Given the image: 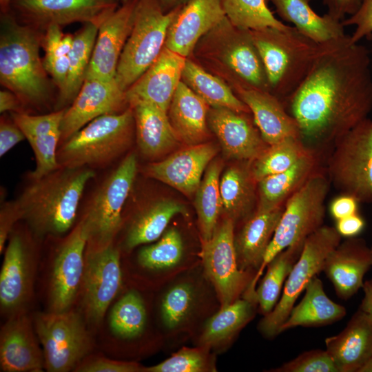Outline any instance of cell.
<instances>
[{
  "label": "cell",
  "mask_w": 372,
  "mask_h": 372,
  "mask_svg": "<svg viewBox=\"0 0 372 372\" xmlns=\"http://www.w3.org/2000/svg\"><path fill=\"white\" fill-rule=\"evenodd\" d=\"M283 104L305 146L324 154L369 118L372 74L368 49L347 34L321 43L309 72Z\"/></svg>",
  "instance_id": "obj_1"
},
{
  "label": "cell",
  "mask_w": 372,
  "mask_h": 372,
  "mask_svg": "<svg viewBox=\"0 0 372 372\" xmlns=\"http://www.w3.org/2000/svg\"><path fill=\"white\" fill-rule=\"evenodd\" d=\"M94 176V171L87 167H59L32 180L15 201L21 219L39 238L66 233L74 223L83 191Z\"/></svg>",
  "instance_id": "obj_2"
},
{
  "label": "cell",
  "mask_w": 372,
  "mask_h": 372,
  "mask_svg": "<svg viewBox=\"0 0 372 372\" xmlns=\"http://www.w3.org/2000/svg\"><path fill=\"white\" fill-rule=\"evenodd\" d=\"M41 37L7 12L1 17L0 81L23 104L39 105L50 94V82L39 56Z\"/></svg>",
  "instance_id": "obj_3"
},
{
  "label": "cell",
  "mask_w": 372,
  "mask_h": 372,
  "mask_svg": "<svg viewBox=\"0 0 372 372\" xmlns=\"http://www.w3.org/2000/svg\"><path fill=\"white\" fill-rule=\"evenodd\" d=\"M250 31L264 65L269 92L283 103L309 72L320 44L293 26Z\"/></svg>",
  "instance_id": "obj_4"
},
{
  "label": "cell",
  "mask_w": 372,
  "mask_h": 372,
  "mask_svg": "<svg viewBox=\"0 0 372 372\" xmlns=\"http://www.w3.org/2000/svg\"><path fill=\"white\" fill-rule=\"evenodd\" d=\"M329 186L328 177L320 170L286 201L262 263L246 291L248 296H256L258 280L267 265L278 254L289 246L304 242L307 237L324 225L325 200Z\"/></svg>",
  "instance_id": "obj_5"
},
{
  "label": "cell",
  "mask_w": 372,
  "mask_h": 372,
  "mask_svg": "<svg viewBox=\"0 0 372 372\" xmlns=\"http://www.w3.org/2000/svg\"><path fill=\"white\" fill-rule=\"evenodd\" d=\"M134 125L132 107L96 118L65 141L57 152L59 166L80 168L108 164L130 146Z\"/></svg>",
  "instance_id": "obj_6"
},
{
  "label": "cell",
  "mask_w": 372,
  "mask_h": 372,
  "mask_svg": "<svg viewBox=\"0 0 372 372\" xmlns=\"http://www.w3.org/2000/svg\"><path fill=\"white\" fill-rule=\"evenodd\" d=\"M179 8L165 13L159 0H138L132 30L121 52L115 79L126 90L155 61Z\"/></svg>",
  "instance_id": "obj_7"
},
{
  "label": "cell",
  "mask_w": 372,
  "mask_h": 372,
  "mask_svg": "<svg viewBox=\"0 0 372 372\" xmlns=\"http://www.w3.org/2000/svg\"><path fill=\"white\" fill-rule=\"evenodd\" d=\"M330 184L358 203H372V119L364 120L333 145L327 161Z\"/></svg>",
  "instance_id": "obj_8"
},
{
  "label": "cell",
  "mask_w": 372,
  "mask_h": 372,
  "mask_svg": "<svg viewBox=\"0 0 372 372\" xmlns=\"http://www.w3.org/2000/svg\"><path fill=\"white\" fill-rule=\"evenodd\" d=\"M341 237L335 227L328 225H322L307 237L302 253L286 280L280 298L258 324V330L264 337L273 338L280 334V329L296 301L309 282L322 271L327 256L340 243Z\"/></svg>",
  "instance_id": "obj_9"
},
{
  "label": "cell",
  "mask_w": 372,
  "mask_h": 372,
  "mask_svg": "<svg viewBox=\"0 0 372 372\" xmlns=\"http://www.w3.org/2000/svg\"><path fill=\"white\" fill-rule=\"evenodd\" d=\"M34 328L43 347L48 371H74L92 349V340L83 320L71 309L39 313L34 320Z\"/></svg>",
  "instance_id": "obj_10"
},
{
  "label": "cell",
  "mask_w": 372,
  "mask_h": 372,
  "mask_svg": "<svg viewBox=\"0 0 372 372\" xmlns=\"http://www.w3.org/2000/svg\"><path fill=\"white\" fill-rule=\"evenodd\" d=\"M136 172V156L130 154L92 196L81 220L87 235L88 247H103L112 243L121 228L122 211Z\"/></svg>",
  "instance_id": "obj_11"
},
{
  "label": "cell",
  "mask_w": 372,
  "mask_h": 372,
  "mask_svg": "<svg viewBox=\"0 0 372 372\" xmlns=\"http://www.w3.org/2000/svg\"><path fill=\"white\" fill-rule=\"evenodd\" d=\"M204 38L210 41L211 54L225 66L236 90L269 92L264 65L250 30L235 27L226 17Z\"/></svg>",
  "instance_id": "obj_12"
},
{
  "label": "cell",
  "mask_w": 372,
  "mask_h": 372,
  "mask_svg": "<svg viewBox=\"0 0 372 372\" xmlns=\"http://www.w3.org/2000/svg\"><path fill=\"white\" fill-rule=\"evenodd\" d=\"M235 222L229 218L219 223L212 237L203 242L202 258L207 278L218 295L220 308L244 296L255 273L239 268L234 243Z\"/></svg>",
  "instance_id": "obj_13"
},
{
  "label": "cell",
  "mask_w": 372,
  "mask_h": 372,
  "mask_svg": "<svg viewBox=\"0 0 372 372\" xmlns=\"http://www.w3.org/2000/svg\"><path fill=\"white\" fill-rule=\"evenodd\" d=\"M122 282L120 253L111 243L88 247L81 291L87 320L99 324L117 295Z\"/></svg>",
  "instance_id": "obj_14"
},
{
  "label": "cell",
  "mask_w": 372,
  "mask_h": 372,
  "mask_svg": "<svg viewBox=\"0 0 372 372\" xmlns=\"http://www.w3.org/2000/svg\"><path fill=\"white\" fill-rule=\"evenodd\" d=\"M87 240L81 220L56 249L48 285L49 311L70 310L76 299L82 286Z\"/></svg>",
  "instance_id": "obj_15"
},
{
  "label": "cell",
  "mask_w": 372,
  "mask_h": 372,
  "mask_svg": "<svg viewBox=\"0 0 372 372\" xmlns=\"http://www.w3.org/2000/svg\"><path fill=\"white\" fill-rule=\"evenodd\" d=\"M36 263L24 239L12 234L0 273V304L10 316L23 311L32 293Z\"/></svg>",
  "instance_id": "obj_16"
},
{
  "label": "cell",
  "mask_w": 372,
  "mask_h": 372,
  "mask_svg": "<svg viewBox=\"0 0 372 372\" xmlns=\"http://www.w3.org/2000/svg\"><path fill=\"white\" fill-rule=\"evenodd\" d=\"M137 1L123 3L100 24L85 79H115L121 52L133 26Z\"/></svg>",
  "instance_id": "obj_17"
},
{
  "label": "cell",
  "mask_w": 372,
  "mask_h": 372,
  "mask_svg": "<svg viewBox=\"0 0 372 372\" xmlns=\"http://www.w3.org/2000/svg\"><path fill=\"white\" fill-rule=\"evenodd\" d=\"M16 10L32 22L45 26L94 23L99 26L116 9V0H12Z\"/></svg>",
  "instance_id": "obj_18"
},
{
  "label": "cell",
  "mask_w": 372,
  "mask_h": 372,
  "mask_svg": "<svg viewBox=\"0 0 372 372\" xmlns=\"http://www.w3.org/2000/svg\"><path fill=\"white\" fill-rule=\"evenodd\" d=\"M248 114L225 107L209 110L208 125L227 159L253 161L269 146Z\"/></svg>",
  "instance_id": "obj_19"
},
{
  "label": "cell",
  "mask_w": 372,
  "mask_h": 372,
  "mask_svg": "<svg viewBox=\"0 0 372 372\" xmlns=\"http://www.w3.org/2000/svg\"><path fill=\"white\" fill-rule=\"evenodd\" d=\"M127 103L125 92L116 79H85L76 97L65 109L61 125V139H68L96 118L116 113Z\"/></svg>",
  "instance_id": "obj_20"
},
{
  "label": "cell",
  "mask_w": 372,
  "mask_h": 372,
  "mask_svg": "<svg viewBox=\"0 0 372 372\" xmlns=\"http://www.w3.org/2000/svg\"><path fill=\"white\" fill-rule=\"evenodd\" d=\"M217 152V147L212 143L189 145L163 161L149 164L145 169L146 174L187 196H192Z\"/></svg>",
  "instance_id": "obj_21"
},
{
  "label": "cell",
  "mask_w": 372,
  "mask_h": 372,
  "mask_svg": "<svg viewBox=\"0 0 372 372\" xmlns=\"http://www.w3.org/2000/svg\"><path fill=\"white\" fill-rule=\"evenodd\" d=\"M225 18L220 0H188L171 23L164 46L187 58L202 37Z\"/></svg>",
  "instance_id": "obj_22"
},
{
  "label": "cell",
  "mask_w": 372,
  "mask_h": 372,
  "mask_svg": "<svg viewBox=\"0 0 372 372\" xmlns=\"http://www.w3.org/2000/svg\"><path fill=\"white\" fill-rule=\"evenodd\" d=\"M186 59L164 46L151 66L126 90L127 103L132 106L136 103L145 102L167 112L182 81Z\"/></svg>",
  "instance_id": "obj_23"
},
{
  "label": "cell",
  "mask_w": 372,
  "mask_h": 372,
  "mask_svg": "<svg viewBox=\"0 0 372 372\" xmlns=\"http://www.w3.org/2000/svg\"><path fill=\"white\" fill-rule=\"evenodd\" d=\"M25 311L12 315L0 331V367L3 372H41L42 353Z\"/></svg>",
  "instance_id": "obj_24"
},
{
  "label": "cell",
  "mask_w": 372,
  "mask_h": 372,
  "mask_svg": "<svg viewBox=\"0 0 372 372\" xmlns=\"http://www.w3.org/2000/svg\"><path fill=\"white\" fill-rule=\"evenodd\" d=\"M372 266V254L362 238H349L327 256L322 271L332 282L337 296L347 300L364 285V277Z\"/></svg>",
  "instance_id": "obj_25"
},
{
  "label": "cell",
  "mask_w": 372,
  "mask_h": 372,
  "mask_svg": "<svg viewBox=\"0 0 372 372\" xmlns=\"http://www.w3.org/2000/svg\"><path fill=\"white\" fill-rule=\"evenodd\" d=\"M65 109L43 115L12 112L13 121L29 142L36 161L30 173L32 180L39 179L61 167L57 160V145L61 139V125Z\"/></svg>",
  "instance_id": "obj_26"
},
{
  "label": "cell",
  "mask_w": 372,
  "mask_h": 372,
  "mask_svg": "<svg viewBox=\"0 0 372 372\" xmlns=\"http://www.w3.org/2000/svg\"><path fill=\"white\" fill-rule=\"evenodd\" d=\"M338 372H359L372 358V315L359 309L338 334L325 339Z\"/></svg>",
  "instance_id": "obj_27"
},
{
  "label": "cell",
  "mask_w": 372,
  "mask_h": 372,
  "mask_svg": "<svg viewBox=\"0 0 372 372\" xmlns=\"http://www.w3.org/2000/svg\"><path fill=\"white\" fill-rule=\"evenodd\" d=\"M236 92L249 109L256 127L268 145L289 138H301L296 120L273 94L256 89L239 88Z\"/></svg>",
  "instance_id": "obj_28"
},
{
  "label": "cell",
  "mask_w": 372,
  "mask_h": 372,
  "mask_svg": "<svg viewBox=\"0 0 372 372\" xmlns=\"http://www.w3.org/2000/svg\"><path fill=\"white\" fill-rule=\"evenodd\" d=\"M322 155L311 149L288 169L258 181L256 211H269L284 206L311 176L321 169Z\"/></svg>",
  "instance_id": "obj_29"
},
{
  "label": "cell",
  "mask_w": 372,
  "mask_h": 372,
  "mask_svg": "<svg viewBox=\"0 0 372 372\" xmlns=\"http://www.w3.org/2000/svg\"><path fill=\"white\" fill-rule=\"evenodd\" d=\"M284 206L269 211H256L247 219L234 237L239 268L256 273L261 266ZM255 277V276H254Z\"/></svg>",
  "instance_id": "obj_30"
},
{
  "label": "cell",
  "mask_w": 372,
  "mask_h": 372,
  "mask_svg": "<svg viewBox=\"0 0 372 372\" xmlns=\"http://www.w3.org/2000/svg\"><path fill=\"white\" fill-rule=\"evenodd\" d=\"M252 162L236 161L220 175L222 212L234 222L245 221L257 207L258 181L253 174Z\"/></svg>",
  "instance_id": "obj_31"
},
{
  "label": "cell",
  "mask_w": 372,
  "mask_h": 372,
  "mask_svg": "<svg viewBox=\"0 0 372 372\" xmlns=\"http://www.w3.org/2000/svg\"><path fill=\"white\" fill-rule=\"evenodd\" d=\"M207 103L181 81L171 101L167 116L174 132L187 146L203 143L209 132Z\"/></svg>",
  "instance_id": "obj_32"
},
{
  "label": "cell",
  "mask_w": 372,
  "mask_h": 372,
  "mask_svg": "<svg viewBox=\"0 0 372 372\" xmlns=\"http://www.w3.org/2000/svg\"><path fill=\"white\" fill-rule=\"evenodd\" d=\"M131 107L134 112L137 144L145 157L161 156L180 142L171 125L167 112L145 102L136 103Z\"/></svg>",
  "instance_id": "obj_33"
},
{
  "label": "cell",
  "mask_w": 372,
  "mask_h": 372,
  "mask_svg": "<svg viewBox=\"0 0 372 372\" xmlns=\"http://www.w3.org/2000/svg\"><path fill=\"white\" fill-rule=\"evenodd\" d=\"M346 313V308L328 297L322 280L316 276L307 286L300 302L293 306L280 333L296 327L329 324L343 318Z\"/></svg>",
  "instance_id": "obj_34"
},
{
  "label": "cell",
  "mask_w": 372,
  "mask_h": 372,
  "mask_svg": "<svg viewBox=\"0 0 372 372\" xmlns=\"http://www.w3.org/2000/svg\"><path fill=\"white\" fill-rule=\"evenodd\" d=\"M278 14L300 32L321 44L346 34L342 21L328 14L322 16L310 6L311 0H270Z\"/></svg>",
  "instance_id": "obj_35"
},
{
  "label": "cell",
  "mask_w": 372,
  "mask_h": 372,
  "mask_svg": "<svg viewBox=\"0 0 372 372\" xmlns=\"http://www.w3.org/2000/svg\"><path fill=\"white\" fill-rule=\"evenodd\" d=\"M185 213V206L174 199L162 198L149 203L130 223L125 240V248L130 250L158 240L172 218Z\"/></svg>",
  "instance_id": "obj_36"
},
{
  "label": "cell",
  "mask_w": 372,
  "mask_h": 372,
  "mask_svg": "<svg viewBox=\"0 0 372 372\" xmlns=\"http://www.w3.org/2000/svg\"><path fill=\"white\" fill-rule=\"evenodd\" d=\"M257 303L242 297L220 308L205 323L199 343L209 349L223 346L254 318Z\"/></svg>",
  "instance_id": "obj_37"
},
{
  "label": "cell",
  "mask_w": 372,
  "mask_h": 372,
  "mask_svg": "<svg viewBox=\"0 0 372 372\" xmlns=\"http://www.w3.org/2000/svg\"><path fill=\"white\" fill-rule=\"evenodd\" d=\"M182 81L211 107H225L239 112H251L226 83L187 58L183 70Z\"/></svg>",
  "instance_id": "obj_38"
},
{
  "label": "cell",
  "mask_w": 372,
  "mask_h": 372,
  "mask_svg": "<svg viewBox=\"0 0 372 372\" xmlns=\"http://www.w3.org/2000/svg\"><path fill=\"white\" fill-rule=\"evenodd\" d=\"M99 25L87 23L74 36L69 60V69L65 89L59 96L56 110L72 104L85 79Z\"/></svg>",
  "instance_id": "obj_39"
},
{
  "label": "cell",
  "mask_w": 372,
  "mask_h": 372,
  "mask_svg": "<svg viewBox=\"0 0 372 372\" xmlns=\"http://www.w3.org/2000/svg\"><path fill=\"white\" fill-rule=\"evenodd\" d=\"M304 242L288 247L267 265L266 273L256 289V300L262 315L270 313L278 302L286 280L298 260Z\"/></svg>",
  "instance_id": "obj_40"
},
{
  "label": "cell",
  "mask_w": 372,
  "mask_h": 372,
  "mask_svg": "<svg viewBox=\"0 0 372 372\" xmlns=\"http://www.w3.org/2000/svg\"><path fill=\"white\" fill-rule=\"evenodd\" d=\"M223 165L220 160L212 161L195 193L194 205L203 242L212 237L222 212L219 184Z\"/></svg>",
  "instance_id": "obj_41"
},
{
  "label": "cell",
  "mask_w": 372,
  "mask_h": 372,
  "mask_svg": "<svg viewBox=\"0 0 372 372\" xmlns=\"http://www.w3.org/2000/svg\"><path fill=\"white\" fill-rule=\"evenodd\" d=\"M109 322L113 334L120 338L134 339L141 335L147 313L141 295L134 290L125 293L113 306Z\"/></svg>",
  "instance_id": "obj_42"
},
{
  "label": "cell",
  "mask_w": 372,
  "mask_h": 372,
  "mask_svg": "<svg viewBox=\"0 0 372 372\" xmlns=\"http://www.w3.org/2000/svg\"><path fill=\"white\" fill-rule=\"evenodd\" d=\"M310 149L301 138H289L268 147L252 162L257 181L268 176L282 172L293 166Z\"/></svg>",
  "instance_id": "obj_43"
},
{
  "label": "cell",
  "mask_w": 372,
  "mask_h": 372,
  "mask_svg": "<svg viewBox=\"0 0 372 372\" xmlns=\"http://www.w3.org/2000/svg\"><path fill=\"white\" fill-rule=\"evenodd\" d=\"M227 19L235 27L247 30L287 25L275 17L266 0H220Z\"/></svg>",
  "instance_id": "obj_44"
},
{
  "label": "cell",
  "mask_w": 372,
  "mask_h": 372,
  "mask_svg": "<svg viewBox=\"0 0 372 372\" xmlns=\"http://www.w3.org/2000/svg\"><path fill=\"white\" fill-rule=\"evenodd\" d=\"M46 30L43 40L45 49L43 63L46 72L58 87L60 94L64 90L67 81L74 36L63 34L58 25H50Z\"/></svg>",
  "instance_id": "obj_45"
},
{
  "label": "cell",
  "mask_w": 372,
  "mask_h": 372,
  "mask_svg": "<svg viewBox=\"0 0 372 372\" xmlns=\"http://www.w3.org/2000/svg\"><path fill=\"white\" fill-rule=\"evenodd\" d=\"M195 287L188 282L176 283L163 295L161 302V318L169 330L180 329L192 315L196 304Z\"/></svg>",
  "instance_id": "obj_46"
},
{
  "label": "cell",
  "mask_w": 372,
  "mask_h": 372,
  "mask_svg": "<svg viewBox=\"0 0 372 372\" xmlns=\"http://www.w3.org/2000/svg\"><path fill=\"white\" fill-rule=\"evenodd\" d=\"M184 246L176 228L167 229L155 243L140 249L138 262L145 269L160 271L176 266L182 260Z\"/></svg>",
  "instance_id": "obj_47"
},
{
  "label": "cell",
  "mask_w": 372,
  "mask_h": 372,
  "mask_svg": "<svg viewBox=\"0 0 372 372\" xmlns=\"http://www.w3.org/2000/svg\"><path fill=\"white\" fill-rule=\"evenodd\" d=\"M209 349L184 347L163 362L149 367L146 372H205L216 371L213 357Z\"/></svg>",
  "instance_id": "obj_48"
},
{
  "label": "cell",
  "mask_w": 372,
  "mask_h": 372,
  "mask_svg": "<svg viewBox=\"0 0 372 372\" xmlns=\"http://www.w3.org/2000/svg\"><path fill=\"white\" fill-rule=\"evenodd\" d=\"M273 371L338 372V370L326 349H315L300 354Z\"/></svg>",
  "instance_id": "obj_49"
},
{
  "label": "cell",
  "mask_w": 372,
  "mask_h": 372,
  "mask_svg": "<svg viewBox=\"0 0 372 372\" xmlns=\"http://www.w3.org/2000/svg\"><path fill=\"white\" fill-rule=\"evenodd\" d=\"M145 367L134 362L114 360L101 356H87L76 367L78 372H140Z\"/></svg>",
  "instance_id": "obj_50"
},
{
  "label": "cell",
  "mask_w": 372,
  "mask_h": 372,
  "mask_svg": "<svg viewBox=\"0 0 372 372\" xmlns=\"http://www.w3.org/2000/svg\"><path fill=\"white\" fill-rule=\"evenodd\" d=\"M343 25L354 26L351 36L353 42L360 41L372 34V0H362L358 10L342 21Z\"/></svg>",
  "instance_id": "obj_51"
},
{
  "label": "cell",
  "mask_w": 372,
  "mask_h": 372,
  "mask_svg": "<svg viewBox=\"0 0 372 372\" xmlns=\"http://www.w3.org/2000/svg\"><path fill=\"white\" fill-rule=\"evenodd\" d=\"M25 137L13 121L1 118L0 123V156L2 157Z\"/></svg>",
  "instance_id": "obj_52"
},
{
  "label": "cell",
  "mask_w": 372,
  "mask_h": 372,
  "mask_svg": "<svg viewBox=\"0 0 372 372\" xmlns=\"http://www.w3.org/2000/svg\"><path fill=\"white\" fill-rule=\"evenodd\" d=\"M21 219L15 202L3 206L0 214V252L2 253L5 243L14 223Z\"/></svg>",
  "instance_id": "obj_53"
},
{
  "label": "cell",
  "mask_w": 372,
  "mask_h": 372,
  "mask_svg": "<svg viewBox=\"0 0 372 372\" xmlns=\"http://www.w3.org/2000/svg\"><path fill=\"white\" fill-rule=\"evenodd\" d=\"M327 12L332 18L342 21L347 15L351 16L359 8L362 0H322Z\"/></svg>",
  "instance_id": "obj_54"
},
{
  "label": "cell",
  "mask_w": 372,
  "mask_h": 372,
  "mask_svg": "<svg viewBox=\"0 0 372 372\" xmlns=\"http://www.w3.org/2000/svg\"><path fill=\"white\" fill-rule=\"evenodd\" d=\"M358 201L354 198L342 194L334 198L330 205V212L336 220L358 214Z\"/></svg>",
  "instance_id": "obj_55"
},
{
  "label": "cell",
  "mask_w": 372,
  "mask_h": 372,
  "mask_svg": "<svg viewBox=\"0 0 372 372\" xmlns=\"http://www.w3.org/2000/svg\"><path fill=\"white\" fill-rule=\"evenodd\" d=\"M364 225V219L355 214L338 220L335 228L341 236L353 238L361 232Z\"/></svg>",
  "instance_id": "obj_56"
},
{
  "label": "cell",
  "mask_w": 372,
  "mask_h": 372,
  "mask_svg": "<svg viewBox=\"0 0 372 372\" xmlns=\"http://www.w3.org/2000/svg\"><path fill=\"white\" fill-rule=\"evenodd\" d=\"M22 103L20 99L10 90H1L0 92V112L3 113L7 111L19 112L20 105Z\"/></svg>",
  "instance_id": "obj_57"
},
{
  "label": "cell",
  "mask_w": 372,
  "mask_h": 372,
  "mask_svg": "<svg viewBox=\"0 0 372 372\" xmlns=\"http://www.w3.org/2000/svg\"><path fill=\"white\" fill-rule=\"evenodd\" d=\"M362 289L364 291V297L359 308L372 315V281L364 282Z\"/></svg>",
  "instance_id": "obj_58"
},
{
  "label": "cell",
  "mask_w": 372,
  "mask_h": 372,
  "mask_svg": "<svg viewBox=\"0 0 372 372\" xmlns=\"http://www.w3.org/2000/svg\"><path fill=\"white\" fill-rule=\"evenodd\" d=\"M188 0H159L164 10L171 8H178L179 6L185 3Z\"/></svg>",
  "instance_id": "obj_59"
},
{
  "label": "cell",
  "mask_w": 372,
  "mask_h": 372,
  "mask_svg": "<svg viewBox=\"0 0 372 372\" xmlns=\"http://www.w3.org/2000/svg\"><path fill=\"white\" fill-rule=\"evenodd\" d=\"M359 372H372V358L362 366Z\"/></svg>",
  "instance_id": "obj_60"
},
{
  "label": "cell",
  "mask_w": 372,
  "mask_h": 372,
  "mask_svg": "<svg viewBox=\"0 0 372 372\" xmlns=\"http://www.w3.org/2000/svg\"><path fill=\"white\" fill-rule=\"evenodd\" d=\"M12 0H0L1 8L3 12L8 11V8L9 4L12 2Z\"/></svg>",
  "instance_id": "obj_61"
},
{
  "label": "cell",
  "mask_w": 372,
  "mask_h": 372,
  "mask_svg": "<svg viewBox=\"0 0 372 372\" xmlns=\"http://www.w3.org/2000/svg\"><path fill=\"white\" fill-rule=\"evenodd\" d=\"M120 1H123V3H125V2H127V1H129L130 0H120Z\"/></svg>",
  "instance_id": "obj_62"
},
{
  "label": "cell",
  "mask_w": 372,
  "mask_h": 372,
  "mask_svg": "<svg viewBox=\"0 0 372 372\" xmlns=\"http://www.w3.org/2000/svg\"><path fill=\"white\" fill-rule=\"evenodd\" d=\"M371 254H372V245L371 247ZM372 281V280H371Z\"/></svg>",
  "instance_id": "obj_63"
}]
</instances>
